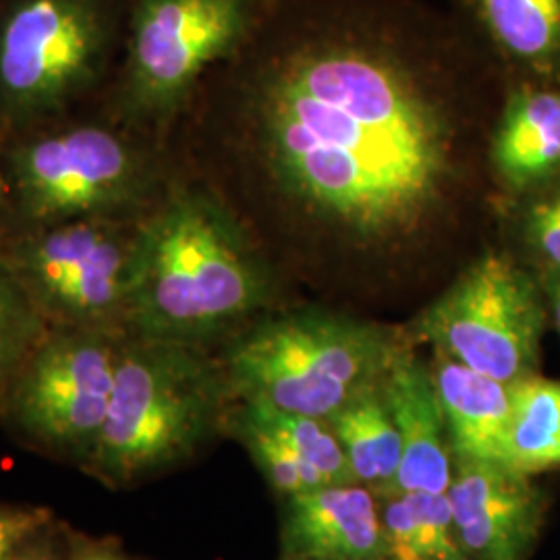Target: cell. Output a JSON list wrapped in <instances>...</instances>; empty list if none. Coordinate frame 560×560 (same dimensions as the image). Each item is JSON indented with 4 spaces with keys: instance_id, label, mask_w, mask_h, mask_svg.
<instances>
[{
    "instance_id": "14",
    "label": "cell",
    "mask_w": 560,
    "mask_h": 560,
    "mask_svg": "<svg viewBox=\"0 0 560 560\" xmlns=\"http://www.w3.org/2000/svg\"><path fill=\"white\" fill-rule=\"evenodd\" d=\"M432 381L441 400L453 459L504 463L513 384L494 381L434 351Z\"/></svg>"
},
{
    "instance_id": "25",
    "label": "cell",
    "mask_w": 560,
    "mask_h": 560,
    "mask_svg": "<svg viewBox=\"0 0 560 560\" xmlns=\"http://www.w3.org/2000/svg\"><path fill=\"white\" fill-rule=\"evenodd\" d=\"M69 560H131L113 544L102 541H78Z\"/></svg>"
},
{
    "instance_id": "23",
    "label": "cell",
    "mask_w": 560,
    "mask_h": 560,
    "mask_svg": "<svg viewBox=\"0 0 560 560\" xmlns=\"http://www.w3.org/2000/svg\"><path fill=\"white\" fill-rule=\"evenodd\" d=\"M50 511L0 502V560H15L21 548L48 529Z\"/></svg>"
},
{
    "instance_id": "26",
    "label": "cell",
    "mask_w": 560,
    "mask_h": 560,
    "mask_svg": "<svg viewBox=\"0 0 560 560\" xmlns=\"http://www.w3.org/2000/svg\"><path fill=\"white\" fill-rule=\"evenodd\" d=\"M46 532L48 529H44L36 538L27 541L15 560H59L52 541L46 540Z\"/></svg>"
},
{
    "instance_id": "3",
    "label": "cell",
    "mask_w": 560,
    "mask_h": 560,
    "mask_svg": "<svg viewBox=\"0 0 560 560\" xmlns=\"http://www.w3.org/2000/svg\"><path fill=\"white\" fill-rule=\"evenodd\" d=\"M235 395L203 345L127 335L108 416L83 469L129 488L194 459L229 432Z\"/></svg>"
},
{
    "instance_id": "31",
    "label": "cell",
    "mask_w": 560,
    "mask_h": 560,
    "mask_svg": "<svg viewBox=\"0 0 560 560\" xmlns=\"http://www.w3.org/2000/svg\"><path fill=\"white\" fill-rule=\"evenodd\" d=\"M280 560H312V559H301V557H282Z\"/></svg>"
},
{
    "instance_id": "21",
    "label": "cell",
    "mask_w": 560,
    "mask_h": 560,
    "mask_svg": "<svg viewBox=\"0 0 560 560\" xmlns=\"http://www.w3.org/2000/svg\"><path fill=\"white\" fill-rule=\"evenodd\" d=\"M229 432L245 446L261 476L280 499L326 486V480L310 463L300 459L277 436L249 420L237 407V402L229 420Z\"/></svg>"
},
{
    "instance_id": "9",
    "label": "cell",
    "mask_w": 560,
    "mask_h": 560,
    "mask_svg": "<svg viewBox=\"0 0 560 560\" xmlns=\"http://www.w3.org/2000/svg\"><path fill=\"white\" fill-rule=\"evenodd\" d=\"M122 337L110 328H50L0 416L30 446L83 467L108 416Z\"/></svg>"
},
{
    "instance_id": "11",
    "label": "cell",
    "mask_w": 560,
    "mask_h": 560,
    "mask_svg": "<svg viewBox=\"0 0 560 560\" xmlns=\"http://www.w3.org/2000/svg\"><path fill=\"white\" fill-rule=\"evenodd\" d=\"M453 460L446 497L465 557L527 560L546 513V499L532 476L497 460Z\"/></svg>"
},
{
    "instance_id": "1",
    "label": "cell",
    "mask_w": 560,
    "mask_h": 560,
    "mask_svg": "<svg viewBox=\"0 0 560 560\" xmlns=\"http://www.w3.org/2000/svg\"><path fill=\"white\" fill-rule=\"evenodd\" d=\"M268 159L284 185L363 235L413 226L446 177V138L399 55L335 32L289 48L261 83Z\"/></svg>"
},
{
    "instance_id": "4",
    "label": "cell",
    "mask_w": 560,
    "mask_h": 560,
    "mask_svg": "<svg viewBox=\"0 0 560 560\" xmlns=\"http://www.w3.org/2000/svg\"><path fill=\"white\" fill-rule=\"evenodd\" d=\"M405 342L372 322L300 310L243 328L221 360L235 400L330 420L384 381Z\"/></svg>"
},
{
    "instance_id": "12",
    "label": "cell",
    "mask_w": 560,
    "mask_h": 560,
    "mask_svg": "<svg viewBox=\"0 0 560 560\" xmlns=\"http://www.w3.org/2000/svg\"><path fill=\"white\" fill-rule=\"evenodd\" d=\"M282 557L384 560L390 557L376 494L361 483H326L282 499Z\"/></svg>"
},
{
    "instance_id": "13",
    "label": "cell",
    "mask_w": 560,
    "mask_h": 560,
    "mask_svg": "<svg viewBox=\"0 0 560 560\" xmlns=\"http://www.w3.org/2000/svg\"><path fill=\"white\" fill-rule=\"evenodd\" d=\"M382 390L399 430L402 457L395 492L446 494L453 481V451L430 363L405 342L390 363Z\"/></svg>"
},
{
    "instance_id": "18",
    "label": "cell",
    "mask_w": 560,
    "mask_h": 560,
    "mask_svg": "<svg viewBox=\"0 0 560 560\" xmlns=\"http://www.w3.org/2000/svg\"><path fill=\"white\" fill-rule=\"evenodd\" d=\"M504 465L536 476L560 467V382L538 374L513 384Z\"/></svg>"
},
{
    "instance_id": "24",
    "label": "cell",
    "mask_w": 560,
    "mask_h": 560,
    "mask_svg": "<svg viewBox=\"0 0 560 560\" xmlns=\"http://www.w3.org/2000/svg\"><path fill=\"white\" fill-rule=\"evenodd\" d=\"M527 235L550 272H560V191L538 201L527 219Z\"/></svg>"
},
{
    "instance_id": "6",
    "label": "cell",
    "mask_w": 560,
    "mask_h": 560,
    "mask_svg": "<svg viewBox=\"0 0 560 560\" xmlns=\"http://www.w3.org/2000/svg\"><path fill=\"white\" fill-rule=\"evenodd\" d=\"M122 0L0 2V131L57 122L101 85L125 36Z\"/></svg>"
},
{
    "instance_id": "15",
    "label": "cell",
    "mask_w": 560,
    "mask_h": 560,
    "mask_svg": "<svg viewBox=\"0 0 560 560\" xmlns=\"http://www.w3.org/2000/svg\"><path fill=\"white\" fill-rule=\"evenodd\" d=\"M494 162L513 187L534 185L560 168V94L525 92L502 115Z\"/></svg>"
},
{
    "instance_id": "16",
    "label": "cell",
    "mask_w": 560,
    "mask_h": 560,
    "mask_svg": "<svg viewBox=\"0 0 560 560\" xmlns=\"http://www.w3.org/2000/svg\"><path fill=\"white\" fill-rule=\"evenodd\" d=\"M355 483L376 497L395 492L399 476V430L381 384L361 393L330 418Z\"/></svg>"
},
{
    "instance_id": "8",
    "label": "cell",
    "mask_w": 560,
    "mask_h": 560,
    "mask_svg": "<svg viewBox=\"0 0 560 560\" xmlns=\"http://www.w3.org/2000/svg\"><path fill=\"white\" fill-rule=\"evenodd\" d=\"M268 0H129L117 113L129 122L173 113L201 75L235 55Z\"/></svg>"
},
{
    "instance_id": "2",
    "label": "cell",
    "mask_w": 560,
    "mask_h": 560,
    "mask_svg": "<svg viewBox=\"0 0 560 560\" xmlns=\"http://www.w3.org/2000/svg\"><path fill=\"white\" fill-rule=\"evenodd\" d=\"M268 301L260 261L214 198L177 189L141 217L127 335L206 347Z\"/></svg>"
},
{
    "instance_id": "5",
    "label": "cell",
    "mask_w": 560,
    "mask_h": 560,
    "mask_svg": "<svg viewBox=\"0 0 560 560\" xmlns=\"http://www.w3.org/2000/svg\"><path fill=\"white\" fill-rule=\"evenodd\" d=\"M4 203L15 229L73 219H141L156 201L145 148L119 122H62L2 145Z\"/></svg>"
},
{
    "instance_id": "19",
    "label": "cell",
    "mask_w": 560,
    "mask_h": 560,
    "mask_svg": "<svg viewBox=\"0 0 560 560\" xmlns=\"http://www.w3.org/2000/svg\"><path fill=\"white\" fill-rule=\"evenodd\" d=\"M237 407L300 459L310 463L326 483H355L330 421L280 411L254 400H237Z\"/></svg>"
},
{
    "instance_id": "28",
    "label": "cell",
    "mask_w": 560,
    "mask_h": 560,
    "mask_svg": "<svg viewBox=\"0 0 560 560\" xmlns=\"http://www.w3.org/2000/svg\"><path fill=\"white\" fill-rule=\"evenodd\" d=\"M546 291L560 293V272H550V277L546 280Z\"/></svg>"
},
{
    "instance_id": "30",
    "label": "cell",
    "mask_w": 560,
    "mask_h": 560,
    "mask_svg": "<svg viewBox=\"0 0 560 560\" xmlns=\"http://www.w3.org/2000/svg\"><path fill=\"white\" fill-rule=\"evenodd\" d=\"M395 560H428L423 559V557H418V555H405V557H397Z\"/></svg>"
},
{
    "instance_id": "20",
    "label": "cell",
    "mask_w": 560,
    "mask_h": 560,
    "mask_svg": "<svg viewBox=\"0 0 560 560\" xmlns=\"http://www.w3.org/2000/svg\"><path fill=\"white\" fill-rule=\"evenodd\" d=\"M50 326L7 260L0 233V409L21 368L36 351Z\"/></svg>"
},
{
    "instance_id": "27",
    "label": "cell",
    "mask_w": 560,
    "mask_h": 560,
    "mask_svg": "<svg viewBox=\"0 0 560 560\" xmlns=\"http://www.w3.org/2000/svg\"><path fill=\"white\" fill-rule=\"evenodd\" d=\"M546 293H548V300L552 305V316H555V324H557V330L560 335V293H550V291H546Z\"/></svg>"
},
{
    "instance_id": "17",
    "label": "cell",
    "mask_w": 560,
    "mask_h": 560,
    "mask_svg": "<svg viewBox=\"0 0 560 560\" xmlns=\"http://www.w3.org/2000/svg\"><path fill=\"white\" fill-rule=\"evenodd\" d=\"M486 34L534 71L560 67V0H474Z\"/></svg>"
},
{
    "instance_id": "29",
    "label": "cell",
    "mask_w": 560,
    "mask_h": 560,
    "mask_svg": "<svg viewBox=\"0 0 560 560\" xmlns=\"http://www.w3.org/2000/svg\"><path fill=\"white\" fill-rule=\"evenodd\" d=\"M2 145H4V136L0 131V206H4V173H2Z\"/></svg>"
},
{
    "instance_id": "10",
    "label": "cell",
    "mask_w": 560,
    "mask_h": 560,
    "mask_svg": "<svg viewBox=\"0 0 560 560\" xmlns=\"http://www.w3.org/2000/svg\"><path fill=\"white\" fill-rule=\"evenodd\" d=\"M546 326L541 291L506 256H486L453 282L418 320L434 351L494 381L536 374Z\"/></svg>"
},
{
    "instance_id": "22",
    "label": "cell",
    "mask_w": 560,
    "mask_h": 560,
    "mask_svg": "<svg viewBox=\"0 0 560 560\" xmlns=\"http://www.w3.org/2000/svg\"><path fill=\"white\" fill-rule=\"evenodd\" d=\"M413 517V552L428 560H469L460 550L446 494L402 492Z\"/></svg>"
},
{
    "instance_id": "7",
    "label": "cell",
    "mask_w": 560,
    "mask_h": 560,
    "mask_svg": "<svg viewBox=\"0 0 560 560\" xmlns=\"http://www.w3.org/2000/svg\"><path fill=\"white\" fill-rule=\"evenodd\" d=\"M140 219H73L2 233L7 260L50 328L125 330Z\"/></svg>"
}]
</instances>
